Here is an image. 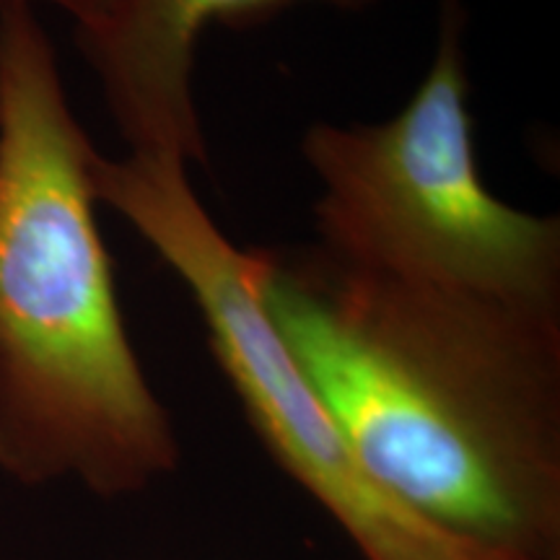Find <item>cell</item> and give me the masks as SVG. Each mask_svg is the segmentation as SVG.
Masks as SVG:
<instances>
[{
    "instance_id": "obj_3",
    "label": "cell",
    "mask_w": 560,
    "mask_h": 560,
    "mask_svg": "<svg viewBox=\"0 0 560 560\" xmlns=\"http://www.w3.org/2000/svg\"><path fill=\"white\" fill-rule=\"evenodd\" d=\"M467 24L462 0H439L433 62L395 117L304 132L317 244L374 276L560 310L558 215L509 206L478 172Z\"/></svg>"
},
{
    "instance_id": "obj_2",
    "label": "cell",
    "mask_w": 560,
    "mask_h": 560,
    "mask_svg": "<svg viewBox=\"0 0 560 560\" xmlns=\"http://www.w3.org/2000/svg\"><path fill=\"white\" fill-rule=\"evenodd\" d=\"M94 153L32 3L0 0V470L120 499L179 441L125 330Z\"/></svg>"
},
{
    "instance_id": "obj_4",
    "label": "cell",
    "mask_w": 560,
    "mask_h": 560,
    "mask_svg": "<svg viewBox=\"0 0 560 560\" xmlns=\"http://www.w3.org/2000/svg\"><path fill=\"white\" fill-rule=\"evenodd\" d=\"M91 190L182 278L210 350L257 436L366 560H482L493 556L400 506L355 459L330 410L272 325L262 247L240 249L215 226L172 156L91 159Z\"/></svg>"
},
{
    "instance_id": "obj_5",
    "label": "cell",
    "mask_w": 560,
    "mask_h": 560,
    "mask_svg": "<svg viewBox=\"0 0 560 560\" xmlns=\"http://www.w3.org/2000/svg\"><path fill=\"white\" fill-rule=\"evenodd\" d=\"M296 3L361 11L376 0H122L109 24L75 32V42L130 153L206 164L192 91L202 32L210 24H255Z\"/></svg>"
},
{
    "instance_id": "obj_1",
    "label": "cell",
    "mask_w": 560,
    "mask_h": 560,
    "mask_svg": "<svg viewBox=\"0 0 560 560\" xmlns=\"http://www.w3.org/2000/svg\"><path fill=\"white\" fill-rule=\"evenodd\" d=\"M272 325L369 478L482 550L558 560L560 310L270 249Z\"/></svg>"
},
{
    "instance_id": "obj_7",
    "label": "cell",
    "mask_w": 560,
    "mask_h": 560,
    "mask_svg": "<svg viewBox=\"0 0 560 560\" xmlns=\"http://www.w3.org/2000/svg\"><path fill=\"white\" fill-rule=\"evenodd\" d=\"M482 560H522V558H511V556H488V558H482Z\"/></svg>"
},
{
    "instance_id": "obj_6",
    "label": "cell",
    "mask_w": 560,
    "mask_h": 560,
    "mask_svg": "<svg viewBox=\"0 0 560 560\" xmlns=\"http://www.w3.org/2000/svg\"><path fill=\"white\" fill-rule=\"evenodd\" d=\"M24 3H50L75 21V32L100 30L120 11L122 0H24Z\"/></svg>"
}]
</instances>
